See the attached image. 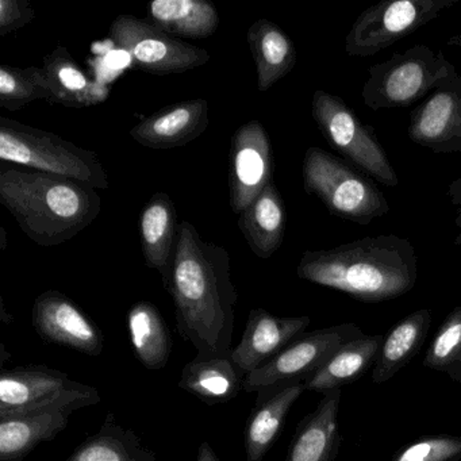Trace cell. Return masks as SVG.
Segmentation results:
<instances>
[{"label": "cell", "mask_w": 461, "mask_h": 461, "mask_svg": "<svg viewBox=\"0 0 461 461\" xmlns=\"http://www.w3.org/2000/svg\"><path fill=\"white\" fill-rule=\"evenodd\" d=\"M64 461H160L144 447L133 429L123 428L115 415H106L101 429L82 442Z\"/></svg>", "instance_id": "f1b7e54d"}, {"label": "cell", "mask_w": 461, "mask_h": 461, "mask_svg": "<svg viewBox=\"0 0 461 461\" xmlns=\"http://www.w3.org/2000/svg\"><path fill=\"white\" fill-rule=\"evenodd\" d=\"M285 223V201L274 182L239 215V229L261 260H268L282 247Z\"/></svg>", "instance_id": "7402d4cb"}, {"label": "cell", "mask_w": 461, "mask_h": 461, "mask_svg": "<svg viewBox=\"0 0 461 461\" xmlns=\"http://www.w3.org/2000/svg\"><path fill=\"white\" fill-rule=\"evenodd\" d=\"M341 399V390L323 393L317 407L296 426L285 461L336 460L342 444Z\"/></svg>", "instance_id": "e0dca14e"}, {"label": "cell", "mask_w": 461, "mask_h": 461, "mask_svg": "<svg viewBox=\"0 0 461 461\" xmlns=\"http://www.w3.org/2000/svg\"><path fill=\"white\" fill-rule=\"evenodd\" d=\"M0 158L23 168L66 177L95 190L109 188V175L95 153L58 134L0 118Z\"/></svg>", "instance_id": "277c9868"}, {"label": "cell", "mask_w": 461, "mask_h": 461, "mask_svg": "<svg viewBox=\"0 0 461 461\" xmlns=\"http://www.w3.org/2000/svg\"><path fill=\"white\" fill-rule=\"evenodd\" d=\"M457 383H458V384H461V377H460V379H458Z\"/></svg>", "instance_id": "f35d334b"}, {"label": "cell", "mask_w": 461, "mask_h": 461, "mask_svg": "<svg viewBox=\"0 0 461 461\" xmlns=\"http://www.w3.org/2000/svg\"><path fill=\"white\" fill-rule=\"evenodd\" d=\"M134 356L145 368L158 371L168 363L172 339L166 320L150 302H137L126 317Z\"/></svg>", "instance_id": "83f0119b"}, {"label": "cell", "mask_w": 461, "mask_h": 461, "mask_svg": "<svg viewBox=\"0 0 461 461\" xmlns=\"http://www.w3.org/2000/svg\"><path fill=\"white\" fill-rule=\"evenodd\" d=\"M450 202L456 209V217H461V176L452 182L447 190Z\"/></svg>", "instance_id": "836d02e7"}, {"label": "cell", "mask_w": 461, "mask_h": 461, "mask_svg": "<svg viewBox=\"0 0 461 461\" xmlns=\"http://www.w3.org/2000/svg\"><path fill=\"white\" fill-rule=\"evenodd\" d=\"M37 334L48 344L60 345L88 356L104 352V334L90 315L60 291L40 294L32 310Z\"/></svg>", "instance_id": "5bb4252c"}, {"label": "cell", "mask_w": 461, "mask_h": 461, "mask_svg": "<svg viewBox=\"0 0 461 461\" xmlns=\"http://www.w3.org/2000/svg\"><path fill=\"white\" fill-rule=\"evenodd\" d=\"M456 225H457V228L460 229V233H458V236L456 237L455 244L461 245V217H456Z\"/></svg>", "instance_id": "74e56055"}, {"label": "cell", "mask_w": 461, "mask_h": 461, "mask_svg": "<svg viewBox=\"0 0 461 461\" xmlns=\"http://www.w3.org/2000/svg\"><path fill=\"white\" fill-rule=\"evenodd\" d=\"M312 115L318 131L350 166L385 187L399 185L398 175L372 126L364 125L341 96L317 90Z\"/></svg>", "instance_id": "52a82bcc"}, {"label": "cell", "mask_w": 461, "mask_h": 461, "mask_svg": "<svg viewBox=\"0 0 461 461\" xmlns=\"http://www.w3.org/2000/svg\"><path fill=\"white\" fill-rule=\"evenodd\" d=\"M391 461H461V437L425 436L404 445Z\"/></svg>", "instance_id": "1f68e13d"}, {"label": "cell", "mask_w": 461, "mask_h": 461, "mask_svg": "<svg viewBox=\"0 0 461 461\" xmlns=\"http://www.w3.org/2000/svg\"><path fill=\"white\" fill-rule=\"evenodd\" d=\"M63 409L0 415V461H23L42 442L53 441L68 426Z\"/></svg>", "instance_id": "d6986e66"}, {"label": "cell", "mask_w": 461, "mask_h": 461, "mask_svg": "<svg viewBox=\"0 0 461 461\" xmlns=\"http://www.w3.org/2000/svg\"><path fill=\"white\" fill-rule=\"evenodd\" d=\"M180 337L204 355L231 352L239 293L228 250L180 223L168 287Z\"/></svg>", "instance_id": "6da1fadb"}, {"label": "cell", "mask_w": 461, "mask_h": 461, "mask_svg": "<svg viewBox=\"0 0 461 461\" xmlns=\"http://www.w3.org/2000/svg\"><path fill=\"white\" fill-rule=\"evenodd\" d=\"M179 228L176 209L167 194H156L140 214V242L145 263L160 274L167 290L171 283Z\"/></svg>", "instance_id": "ac0fdd59"}, {"label": "cell", "mask_w": 461, "mask_h": 461, "mask_svg": "<svg viewBox=\"0 0 461 461\" xmlns=\"http://www.w3.org/2000/svg\"><path fill=\"white\" fill-rule=\"evenodd\" d=\"M244 380L245 375L236 366L230 353L217 356L198 353L183 368L179 388L206 403H225L244 390Z\"/></svg>", "instance_id": "603a6c76"}, {"label": "cell", "mask_w": 461, "mask_h": 461, "mask_svg": "<svg viewBox=\"0 0 461 461\" xmlns=\"http://www.w3.org/2000/svg\"><path fill=\"white\" fill-rule=\"evenodd\" d=\"M113 42L137 69L155 75L185 74L210 61V53L156 28L150 21L120 15L110 26Z\"/></svg>", "instance_id": "8fae6325"}, {"label": "cell", "mask_w": 461, "mask_h": 461, "mask_svg": "<svg viewBox=\"0 0 461 461\" xmlns=\"http://www.w3.org/2000/svg\"><path fill=\"white\" fill-rule=\"evenodd\" d=\"M302 382L258 393L244 430L247 461H263L285 428L290 410L303 393Z\"/></svg>", "instance_id": "44dd1931"}, {"label": "cell", "mask_w": 461, "mask_h": 461, "mask_svg": "<svg viewBox=\"0 0 461 461\" xmlns=\"http://www.w3.org/2000/svg\"><path fill=\"white\" fill-rule=\"evenodd\" d=\"M209 126V102L191 99L164 107L131 128L134 141L150 149H172L190 144Z\"/></svg>", "instance_id": "2e32d148"}, {"label": "cell", "mask_w": 461, "mask_h": 461, "mask_svg": "<svg viewBox=\"0 0 461 461\" xmlns=\"http://www.w3.org/2000/svg\"><path fill=\"white\" fill-rule=\"evenodd\" d=\"M302 176L304 191L342 220L366 226L390 212L384 194L366 175L322 148L306 150Z\"/></svg>", "instance_id": "5b68a950"}, {"label": "cell", "mask_w": 461, "mask_h": 461, "mask_svg": "<svg viewBox=\"0 0 461 461\" xmlns=\"http://www.w3.org/2000/svg\"><path fill=\"white\" fill-rule=\"evenodd\" d=\"M299 279L341 291L366 303L391 301L417 285L418 256L403 237H364L330 249L306 250Z\"/></svg>", "instance_id": "7a4b0ae2"}, {"label": "cell", "mask_w": 461, "mask_h": 461, "mask_svg": "<svg viewBox=\"0 0 461 461\" xmlns=\"http://www.w3.org/2000/svg\"><path fill=\"white\" fill-rule=\"evenodd\" d=\"M196 461H220V458L215 455L212 445L207 441H203L202 442L201 447H199L198 455H196Z\"/></svg>", "instance_id": "e575fe53"}, {"label": "cell", "mask_w": 461, "mask_h": 461, "mask_svg": "<svg viewBox=\"0 0 461 461\" xmlns=\"http://www.w3.org/2000/svg\"><path fill=\"white\" fill-rule=\"evenodd\" d=\"M95 387L75 382L66 372L45 364L0 371V415L63 409L69 411L101 403Z\"/></svg>", "instance_id": "ba28073f"}, {"label": "cell", "mask_w": 461, "mask_h": 461, "mask_svg": "<svg viewBox=\"0 0 461 461\" xmlns=\"http://www.w3.org/2000/svg\"><path fill=\"white\" fill-rule=\"evenodd\" d=\"M148 21L175 39H207L217 32L220 14L209 0H153Z\"/></svg>", "instance_id": "4316f807"}, {"label": "cell", "mask_w": 461, "mask_h": 461, "mask_svg": "<svg viewBox=\"0 0 461 461\" xmlns=\"http://www.w3.org/2000/svg\"><path fill=\"white\" fill-rule=\"evenodd\" d=\"M274 182V153L268 134L260 121L253 120L237 129L229 158V201L240 215Z\"/></svg>", "instance_id": "7c38bea8"}, {"label": "cell", "mask_w": 461, "mask_h": 461, "mask_svg": "<svg viewBox=\"0 0 461 461\" xmlns=\"http://www.w3.org/2000/svg\"><path fill=\"white\" fill-rule=\"evenodd\" d=\"M431 325V312L420 309L391 328L383 339L372 371V382L384 384L403 369L425 344Z\"/></svg>", "instance_id": "484cf974"}, {"label": "cell", "mask_w": 461, "mask_h": 461, "mask_svg": "<svg viewBox=\"0 0 461 461\" xmlns=\"http://www.w3.org/2000/svg\"><path fill=\"white\" fill-rule=\"evenodd\" d=\"M48 86L42 67L4 66L0 68V107L18 112L32 102H48Z\"/></svg>", "instance_id": "f546056e"}, {"label": "cell", "mask_w": 461, "mask_h": 461, "mask_svg": "<svg viewBox=\"0 0 461 461\" xmlns=\"http://www.w3.org/2000/svg\"><path fill=\"white\" fill-rule=\"evenodd\" d=\"M363 334L360 326L353 322L303 333L266 366L248 374L244 380V390L261 393L291 383H304L342 345Z\"/></svg>", "instance_id": "30bf717a"}, {"label": "cell", "mask_w": 461, "mask_h": 461, "mask_svg": "<svg viewBox=\"0 0 461 461\" xmlns=\"http://www.w3.org/2000/svg\"><path fill=\"white\" fill-rule=\"evenodd\" d=\"M42 71L47 79L50 104L86 109L104 104L112 94L106 85L91 79L64 47H59L45 58Z\"/></svg>", "instance_id": "ffe728a7"}, {"label": "cell", "mask_w": 461, "mask_h": 461, "mask_svg": "<svg viewBox=\"0 0 461 461\" xmlns=\"http://www.w3.org/2000/svg\"><path fill=\"white\" fill-rule=\"evenodd\" d=\"M247 37L258 72V91L266 93L295 68V44L283 29L266 18L256 21Z\"/></svg>", "instance_id": "cb8c5ba5"}, {"label": "cell", "mask_w": 461, "mask_h": 461, "mask_svg": "<svg viewBox=\"0 0 461 461\" xmlns=\"http://www.w3.org/2000/svg\"><path fill=\"white\" fill-rule=\"evenodd\" d=\"M407 136L438 155L461 153V75L444 80L411 110Z\"/></svg>", "instance_id": "4fadbf2b"}, {"label": "cell", "mask_w": 461, "mask_h": 461, "mask_svg": "<svg viewBox=\"0 0 461 461\" xmlns=\"http://www.w3.org/2000/svg\"><path fill=\"white\" fill-rule=\"evenodd\" d=\"M312 318L307 315L277 317L266 309L256 307L248 315L244 334L240 344L231 349V358L247 376L306 333Z\"/></svg>", "instance_id": "9a60e30c"}, {"label": "cell", "mask_w": 461, "mask_h": 461, "mask_svg": "<svg viewBox=\"0 0 461 461\" xmlns=\"http://www.w3.org/2000/svg\"><path fill=\"white\" fill-rule=\"evenodd\" d=\"M425 368L442 372L456 383L461 377V306L445 317L422 360Z\"/></svg>", "instance_id": "4dcf8cb0"}, {"label": "cell", "mask_w": 461, "mask_h": 461, "mask_svg": "<svg viewBox=\"0 0 461 461\" xmlns=\"http://www.w3.org/2000/svg\"><path fill=\"white\" fill-rule=\"evenodd\" d=\"M0 307H2V318L5 323H10L13 321L12 315H7L6 310H5L4 299H0Z\"/></svg>", "instance_id": "d590c367"}, {"label": "cell", "mask_w": 461, "mask_h": 461, "mask_svg": "<svg viewBox=\"0 0 461 461\" xmlns=\"http://www.w3.org/2000/svg\"><path fill=\"white\" fill-rule=\"evenodd\" d=\"M384 337L363 334L342 345L312 377L303 383L304 390L326 393L341 390L363 376L376 363Z\"/></svg>", "instance_id": "d4e9b609"}, {"label": "cell", "mask_w": 461, "mask_h": 461, "mask_svg": "<svg viewBox=\"0 0 461 461\" xmlns=\"http://www.w3.org/2000/svg\"><path fill=\"white\" fill-rule=\"evenodd\" d=\"M457 74L441 50L418 44L368 68L361 96L368 109H406Z\"/></svg>", "instance_id": "8992f818"}, {"label": "cell", "mask_w": 461, "mask_h": 461, "mask_svg": "<svg viewBox=\"0 0 461 461\" xmlns=\"http://www.w3.org/2000/svg\"><path fill=\"white\" fill-rule=\"evenodd\" d=\"M0 202L23 233L40 247L75 239L101 214L95 188L29 168L0 171Z\"/></svg>", "instance_id": "3957f363"}, {"label": "cell", "mask_w": 461, "mask_h": 461, "mask_svg": "<svg viewBox=\"0 0 461 461\" xmlns=\"http://www.w3.org/2000/svg\"><path fill=\"white\" fill-rule=\"evenodd\" d=\"M460 0H391L379 2L358 15L345 39L352 58H371L415 33Z\"/></svg>", "instance_id": "9c48e42d"}, {"label": "cell", "mask_w": 461, "mask_h": 461, "mask_svg": "<svg viewBox=\"0 0 461 461\" xmlns=\"http://www.w3.org/2000/svg\"><path fill=\"white\" fill-rule=\"evenodd\" d=\"M36 18L28 0H0V36L15 33Z\"/></svg>", "instance_id": "d6a6232c"}, {"label": "cell", "mask_w": 461, "mask_h": 461, "mask_svg": "<svg viewBox=\"0 0 461 461\" xmlns=\"http://www.w3.org/2000/svg\"><path fill=\"white\" fill-rule=\"evenodd\" d=\"M0 236H2V242H0V249H6L7 240H6V230H5L4 226H0Z\"/></svg>", "instance_id": "8d00e7d4"}]
</instances>
